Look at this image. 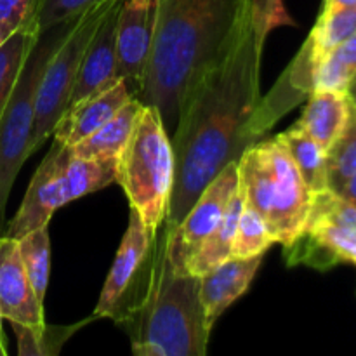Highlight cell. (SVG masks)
Here are the masks:
<instances>
[{"mask_svg": "<svg viewBox=\"0 0 356 356\" xmlns=\"http://www.w3.org/2000/svg\"><path fill=\"white\" fill-rule=\"evenodd\" d=\"M263 49L250 19L225 58L188 89L170 136L174 184L163 228L179 225L205 186L270 129L261 96Z\"/></svg>", "mask_w": 356, "mask_h": 356, "instance_id": "cell-1", "label": "cell"}, {"mask_svg": "<svg viewBox=\"0 0 356 356\" xmlns=\"http://www.w3.org/2000/svg\"><path fill=\"white\" fill-rule=\"evenodd\" d=\"M250 0H156L155 37L138 94L172 136L188 89L221 61L250 23Z\"/></svg>", "mask_w": 356, "mask_h": 356, "instance_id": "cell-2", "label": "cell"}, {"mask_svg": "<svg viewBox=\"0 0 356 356\" xmlns=\"http://www.w3.org/2000/svg\"><path fill=\"white\" fill-rule=\"evenodd\" d=\"M110 318L129 334L138 356H204L209 330L200 302V277L179 273L156 236L141 273Z\"/></svg>", "mask_w": 356, "mask_h": 356, "instance_id": "cell-3", "label": "cell"}, {"mask_svg": "<svg viewBox=\"0 0 356 356\" xmlns=\"http://www.w3.org/2000/svg\"><path fill=\"white\" fill-rule=\"evenodd\" d=\"M236 167L245 205L264 219L275 242L291 247L305 232L313 204V191L291 153L277 138L257 141Z\"/></svg>", "mask_w": 356, "mask_h": 356, "instance_id": "cell-4", "label": "cell"}, {"mask_svg": "<svg viewBox=\"0 0 356 356\" xmlns=\"http://www.w3.org/2000/svg\"><path fill=\"white\" fill-rule=\"evenodd\" d=\"M117 183L124 188L152 238L165 221L174 184V152L159 110L143 104L124 153L118 159Z\"/></svg>", "mask_w": 356, "mask_h": 356, "instance_id": "cell-5", "label": "cell"}, {"mask_svg": "<svg viewBox=\"0 0 356 356\" xmlns=\"http://www.w3.org/2000/svg\"><path fill=\"white\" fill-rule=\"evenodd\" d=\"M79 17V16H76ZM75 19L42 30L31 47L9 101L0 115V225L3 222L7 200L21 167L30 156V138L33 131L37 92L42 73L56 49L63 44Z\"/></svg>", "mask_w": 356, "mask_h": 356, "instance_id": "cell-6", "label": "cell"}, {"mask_svg": "<svg viewBox=\"0 0 356 356\" xmlns=\"http://www.w3.org/2000/svg\"><path fill=\"white\" fill-rule=\"evenodd\" d=\"M117 2L120 0H101L83 10L76 17L75 26L72 28L68 37L49 59L37 92L33 131H31L30 148H28L30 155H33L47 141L59 117L68 106L87 47L96 35L97 28L103 23L108 10Z\"/></svg>", "mask_w": 356, "mask_h": 356, "instance_id": "cell-7", "label": "cell"}, {"mask_svg": "<svg viewBox=\"0 0 356 356\" xmlns=\"http://www.w3.org/2000/svg\"><path fill=\"white\" fill-rule=\"evenodd\" d=\"M289 264L327 270L336 264L356 266V205L332 190L313 195L302 235L285 249Z\"/></svg>", "mask_w": 356, "mask_h": 356, "instance_id": "cell-8", "label": "cell"}, {"mask_svg": "<svg viewBox=\"0 0 356 356\" xmlns=\"http://www.w3.org/2000/svg\"><path fill=\"white\" fill-rule=\"evenodd\" d=\"M238 190V167L236 162L226 165L205 186L193 207L183 221L174 228H163L167 238V254L179 273H186V266L202 243L218 228L229 200Z\"/></svg>", "mask_w": 356, "mask_h": 356, "instance_id": "cell-9", "label": "cell"}, {"mask_svg": "<svg viewBox=\"0 0 356 356\" xmlns=\"http://www.w3.org/2000/svg\"><path fill=\"white\" fill-rule=\"evenodd\" d=\"M156 0H124L117 16V76L138 97L155 37Z\"/></svg>", "mask_w": 356, "mask_h": 356, "instance_id": "cell-10", "label": "cell"}, {"mask_svg": "<svg viewBox=\"0 0 356 356\" xmlns=\"http://www.w3.org/2000/svg\"><path fill=\"white\" fill-rule=\"evenodd\" d=\"M66 153L68 146L54 141L45 159L35 170V176L31 177L19 211L7 228V236L19 240L26 233L47 226L52 214L66 204L63 193V165Z\"/></svg>", "mask_w": 356, "mask_h": 356, "instance_id": "cell-11", "label": "cell"}, {"mask_svg": "<svg viewBox=\"0 0 356 356\" xmlns=\"http://www.w3.org/2000/svg\"><path fill=\"white\" fill-rule=\"evenodd\" d=\"M155 238L146 229L141 216L136 209H131L129 225L124 233L118 252L115 256L111 270L104 280L99 301L92 313V318H110L120 299L131 289L138 275L145 268Z\"/></svg>", "mask_w": 356, "mask_h": 356, "instance_id": "cell-12", "label": "cell"}, {"mask_svg": "<svg viewBox=\"0 0 356 356\" xmlns=\"http://www.w3.org/2000/svg\"><path fill=\"white\" fill-rule=\"evenodd\" d=\"M0 315L10 323L44 325V302L31 287L17 240L7 235L0 236Z\"/></svg>", "mask_w": 356, "mask_h": 356, "instance_id": "cell-13", "label": "cell"}, {"mask_svg": "<svg viewBox=\"0 0 356 356\" xmlns=\"http://www.w3.org/2000/svg\"><path fill=\"white\" fill-rule=\"evenodd\" d=\"M132 92L124 79H118L113 86L86 97L75 104H70L59 117L54 131V141L72 146L92 136L103 127L118 110L132 99Z\"/></svg>", "mask_w": 356, "mask_h": 356, "instance_id": "cell-14", "label": "cell"}, {"mask_svg": "<svg viewBox=\"0 0 356 356\" xmlns=\"http://www.w3.org/2000/svg\"><path fill=\"white\" fill-rule=\"evenodd\" d=\"M122 2L115 3L108 14L104 16L103 23L97 28L96 35L87 47L86 56L82 59L79 76H76L75 87H73L70 104H75L106 87L113 86L118 80L117 76V16L120 10ZM66 106V108H68Z\"/></svg>", "mask_w": 356, "mask_h": 356, "instance_id": "cell-15", "label": "cell"}, {"mask_svg": "<svg viewBox=\"0 0 356 356\" xmlns=\"http://www.w3.org/2000/svg\"><path fill=\"white\" fill-rule=\"evenodd\" d=\"M263 256L238 259L229 257L200 277V302L205 327L211 332L219 316L249 291L261 266Z\"/></svg>", "mask_w": 356, "mask_h": 356, "instance_id": "cell-16", "label": "cell"}, {"mask_svg": "<svg viewBox=\"0 0 356 356\" xmlns=\"http://www.w3.org/2000/svg\"><path fill=\"white\" fill-rule=\"evenodd\" d=\"M351 103L348 92L315 89L309 92L302 117L296 124L315 139L325 152L343 136L351 120Z\"/></svg>", "mask_w": 356, "mask_h": 356, "instance_id": "cell-17", "label": "cell"}, {"mask_svg": "<svg viewBox=\"0 0 356 356\" xmlns=\"http://www.w3.org/2000/svg\"><path fill=\"white\" fill-rule=\"evenodd\" d=\"M141 108V101L138 97H132L103 127L97 129L92 136L80 141L79 145L72 146L70 149H72L73 155L82 156V159L115 160V162H118L129 139H131Z\"/></svg>", "mask_w": 356, "mask_h": 356, "instance_id": "cell-18", "label": "cell"}, {"mask_svg": "<svg viewBox=\"0 0 356 356\" xmlns=\"http://www.w3.org/2000/svg\"><path fill=\"white\" fill-rule=\"evenodd\" d=\"M243 205H245V198H243V191L238 184V190L235 191V195L229 200L221 222L205 238V242L195 252V256L191 257L186 266V273L202 277L207 271H211L212 268H216L218 264L225 263V261L232 257L233 240H235L236 226H238V219L243 211Z\"/></svg>", "mask_w": 356, "mask_h": 356, "instance_id": "cell-19", "label": "cell"}, {"mask_svg": "<svg viewBox=\"0 0 356 356\" xmlns=\"http://www.w3.org/2000/svg\"><path fill=\"white\" fill-rule=\"evenodd\" d=\"M118 162L115 160H94L75 156L68 148L65 165H63V193L65 202L76 200L80 197L99 191L117 183Z\"/></svg>", "mask_w": 356, "mask_h": 356, "instance_id": "cell-20", "label": "cell"}, {"mask_svg": "<svg viewBox=\"0 0 356 356\" xmlns=\"http://www.w3.org/2000/svg\"><path fill=\"white\" fill-rule=\"evenodd\" d=\"M277 139L291 153L292 160L313 195L330 190L329 177H327V152L315 139L309 138L298 124L280 132Z\"/></svg>", "mask_w": 356, "mask_h": 356, "instance_id": "cell-21", "label": "cell"}, {"mask_svg": "<svg viewBox=\"0 0 356 356\" xmlns=\"http://www.w3.org/2000/svg\"><path fill=\"white\" fill-rule=\"evenodd\" d=\"M38 33V23L24 24L0 45V115L9 101L31 47L37 42Z\"/></svg>", "mask_w": 356, "mask_h": 356, "instance_id": "cell-22", "label": "cell"}, {"mask_svg": "<svg viewBox=\"0 0 356 356\" xmlns=\"http://www.w3.org/2000/svg\"><path fill=\"white\" fill-rule=\"evenodd\" d=\"M356 76V31L330 51L313 72V90L348 92Z\"/></svg>", "mask_w": 356, "mask_h": 356, "instance_id": "cell-23", "label": "cell"}, {"mask_svg": "<svg viewBox=\"0 0 356 356\" xmlns=\"http://www.w3.org/2000/svg\"><path fill=\"white\" fill-rule=\"evenodd\" d=\"M21 261L38 301L44 302L51 277V238L49 225L33 229L17 240Z\"/></svg>", "mask_w": 356, "mask_h": 356, "instance_id": "cell-24", "label": "cell"}, {"mask_svg": "<svg viewBox=\"0 0 356 356\" xmlns=\"http://www.w3.org/2000/svg\"><path fill=\"white\" fill-rule=\"evenodd\" d=\"M275 243L277 242L268 229L264 219L252 207L243 205L238 226H236L235 240H233L232 257L249 259V257L264 256V252Z\"/></svg>", "mask_w": 356, "mask_h": 356, "instance_id": "cell-25", "label": "cell"}, {"mask_svg": "<svg viewBox=\"0 0 356 356\" xmlns=\"http://www.w3.org/2000/svg\"><path fill=\"white\" fill-rule=\"evenodd\" d=\"M356 172V110L353 106L351 120L346 131L327 152V177L329 188L341 193L344 184Z\"/></svg>", "mask_w": 356, "mask_h": 356, "instance_id": "cell-26", "label": "cell"}, {"mask_svg": "<svg viewBox=\"0 0 356 356\" xmlns=\"http://www.w3.org/2000/svg\"><path fill=\"white\" fill-rule=\"evenodd\" d=\"M17 337V353L30 355H56L61 344L72 336L76 327H26L19 323H10Z\"/></svg>", "mask_w": 356, "mask_h": 356, "instance_id": "cell-27", "label": "cell"}, {"mask_svg": "<svg viewBox=\"0 0 356 356\" xmlns=\"http://www.w3.org/2000/svg\"><path fill=\"white\" fill-rule=\"evenodd\" d=\"M250 17L254 30L261 42H266L268 35L280 26H294V19L289 16L284 0H250Z\"/></svg>", "mask_w": 356, "mask_h": 356, "instance_id": "cell-28", "label": "cell"}, {"mask_svg": "<svg viewBox=\"0 0 356 356\" xmlns=\"http://www.w3.org/2000/svg\"><path fill=\"white\" fill-rule=\"evenodd\" d=\"M97 2L101 0H44L38 13V28L42 31L65 21L75 19Z\"/></svg>", "mask_w": 356, "mask_h": 356, "instance_id": "cell-29", "label": "cell"}, {"mask_svg": "<svg viewBox=\"0 0 356 356\" xmlns=\"http://www.w3.org/2000/svg\"><path fill=\"white\" fill-rule=\"evenodd\" d=\"M44 0H0V21L14 28L38 23Z\"/></svg>", "mask_w": 356, "mask_h": 356, "instance_id": "cell-30", "label": "cell"}, {"mask_svg": "<svg viewBox=\"0 0 356 356\" xmlns=\"http://www.w3.org/2000/svg\"><path fill=\"white\" fill-rule=\"evenodd\" d=\"M356 7V0H323L322 10H341Z\"/></svg>", "mask_w": 356, "mask_h": 356, "instance_id": "cell-31", "label": "cell"}, {"mask_svg": "<svg viewBox=\"0 0 356 356\" xmlns=\"http://www.w3.org/2000/svg\"><path fill=\"white\" fill-rule=\"evenodd\" d=\"M339 195H341V197L346 198V200H350L351 204L356 205V172L350 177V181L344 184V188L341 190Z\"/></svg>", "mask_w": 356, "mask_h": 356, "instance_id": "cell-32", "label": "cell"}, {"mask_svg": "<svg viewBox=\"0 0 356 356\" xmlns=\"http://www.w3.org/2000/svg\"><path fill=\"white\" fill-rule=\"evenodd\" d=\"M16 30L17 28H14V26H10V24L2 23V21H0V45H2L3 42H6L7 38H9Z\"/></svg>", "mask_w": 356, "mask_h": 356, "instance_id": "cell-33", "label": "cell"}, {"mask_svg": "<svg viewBox=\"0 0 356 356\" xmlns=\"http://www.w3.org/2000/svg\"><path fill=\"white\" fill-rule=\"evenodd\" d=\"M348 96H350L351 103L356 104V76L353 79V82H351L350 89H348Z\"/></svg>", "mask_w": 356, "mask_h": 356, "instance_id": "cell-34", "label": "cell"}, {"mask_svg": "<svg viewBox=\"0 0 356 356\" xmlns=\"http://www.w3.org/2000/svg\"><path fill=\"white\" fill-rule=\"evenodd\" d=\"M353 106H355V110H356V104H353Z\"/></svg>", "mask_w": 356, "mask_h": 356, "instance_id": "cell-35", "label": "cell"}, {"mask_svg": "<svg viewBox=\"0 0 356 356\" xmlns=\"http://www.w3.org/2000/svg\"><path fill=\"white\" fill-rule=\"evenodd\" d=\"M0 320H2V315H0Z\"/></svg>", "mask_w": 356, "mask_h": 356, "instance_id": "cell-36", "label": "cell"}]
</instances>
